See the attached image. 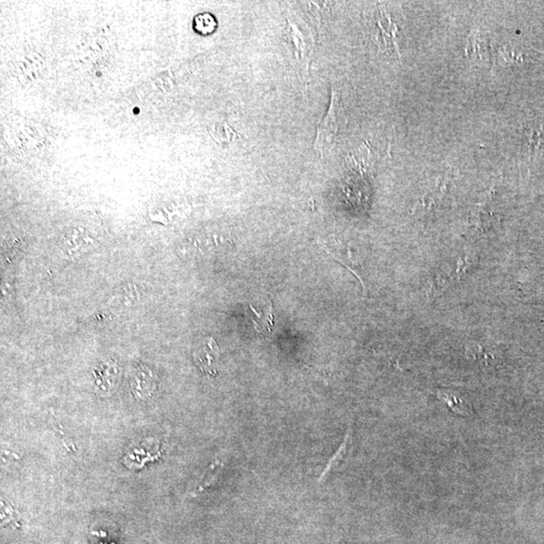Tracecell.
<instances>
[{
	"instance_id": "1",
	"label": "cell",
	"mask_w": 544,
	"mask_h": 544,
	"mask_svg": "<svg viewBox=\"0 0 544 544\" xmlns=\"http://www.w3.org/2000/svg\"><path fill=\"white\" fill-rule=\"evenodd\" d=\"M346 124L347 118L345 115L341 98H340L334 86H332L330 106H328L325 117L319 122L317 128L315 149L317 153H321L322 156L328 153L331 147L334 145L335 137L339 135L341 128H343Z\"/></svg>"
},
{
	"instance_id": "2",
	"label": "cell",
	"mask_w": 544,
	"mask_h": 544,
	"mask_svg": "<svg viewBox=\"0 0 544 544\" xmlns=\"http://www.w3.org/2000/svg\"><path fill=\"white\" fill-rule=\"evenodd\" d=\"M473 264V254L469 252V251H464L458 258L455 265L446 267V269L437 273L432 278L430 285H428V292H426L428 299H435L441 296L446 289H450L455 283L461 280L462 276L466 275L467 272L469 271V269H471Z\"/></svg>"
},
{
	"instance_id": "3",
	"label": "cell",
	"mask_w": 544,
	"mask_h": 544,
	"mask_svg": "<svg viewBox=\"0 0 544 544\" xmlns=\"http://www.w3.org/2000/svg\"><path fill=\"white\" fill-rule=\"evenodd\" d=\"M500 222V211L494 196V190L486 192L484 199L476 205L471 214V223L482 232H489Z\"/></svg>"
},
{
	"instance_id": "4",
	"label": "cell",
	"mask_w": 544,
	"mask_h": 544,
	"mask_svg": "<svg viewBox=\"0 0 544 544\" xmlns=\"http://www.w3.org/2000/svg\"><path fill=\"white\" fill-rule=\"evenodd\" d=\"M194 359L197 366L206 375L216 376L220 360V350L216 342L212 338L205 340L195 350Z\"/></svg>"
},
{
	"instance_id": "5",
	"label": "cell",
	"mask_w": 544,
	"mask_h": 544,
	"mask_svg": "<svg viewBox=\"0 0 544 544\" xmlns=\"http://www.w3.org/2000/svg\"><path fill=\"white\" fill-rule=\"evenodd\" d=\"M287 29L290 40L294 47L296 56L298 60L308 58L312 50V38L310 33H305L303 27L294 20H287Z\"/></svg>"
},
{
	"instance_id": "6",
	"label": "cell",
	"mask_w": 544,
	"mask_h": 544,
	"mask_svg": "<svg viewBox=\"0 0 544 544\" xmlns=\"http://www.w3.org/2000/svg\"><path fill=\"white\" fill-rule=\"evenodd\" d=\"M351 446V428L347 430V434L345 435L343 443L340 446L339 450L334 453L330 461L326 464V468L322 471L321 476H319V483L323 484L326 479H328V476L338 470L342 464L346 462L347 458H348L349 452H350Z\"/></svg>"
},
{
	"instance_id": "7",
	"label": "cell",
	"mask_w": 544,
	"mask_h": 544,
	"mask_svg": "<svg viewBox=\"0 0 544 544\" xmlns=\"http://www.w3.org/2000/svg\"><path fill=\"white\" fill-rule=\"evenodd\" d=\"M468 45L467 52H468L469 56L489 62L490 59H491V45H490L488 40L483 36V33H479V31H474L469 36L468 45Z\"/></svg>"
},
{
	"instance_id": "8",
	"label": "cell",
	"mask_w": 544,
	"mask_h": 544,
	"mask_svg": "<svg viewBox=\"0 0 544 544\" xmlns=\"http://www.w3.org/2000/svg\"><path fill=\"white\" fill-rule=\"evenodd\" d=\"M254 315L253 323L256 332L259 335L272 333L273 328V314H272V305H269L266 310L257 312L253 307H250Z\"/></svg>"
},
{
	"instance_id": "9",
	"label": "cell",
	"mask_w": 544,
	"mask_h": 544,
	"mask_svg": "<svg viewBox=\"0 0 544 544\" xmlns=\"http://www.w3.org/2000/svg\"><path fill=\"white\" fill-rule=\"evenodd\" d=\"M466 354L469 359L475 362L484 363V364H490L495 360V356L492 353V350L480 344H471L467 347Z\"/></svg>"
},
{
	"instance_id": "10",
	"label": "cell",
	"mask_w": 544,
	"mask_h": 544,
	"mask_svg": "<svg viewBox=\"0 0 544 544\" xmlns=\"http://www.w3.org/2000/svg\"><path fill=\"white\" fill-rule=\"evenodd\" d=\"M222 468H223V464H222L219 460H216V461L213 462V464H211L210 468H209L208 471H206L205 477H204L201 484H199L198 488L195 490L194 496L199 495V493L205 491L206 489L210 488L211 486H213V485L217 482L218 478H219L220 476V473H221Z\"/></svg>"
},
{
	"instance_id": "11",
	"label": "cell",
	"mask_w": 544,
	"mask_h": 544,
	"mask_svg": "<svg viewBox=\"0 0 544 544\" xmlns=\"http://www.w3.org/2000/svg\"><path fill=\"white\" fill-rule=\"evenodd\" d=\"M151 372L149 371H138V373L135 376V392L136 395H139L142 398V395H147L149 391H151V387L146 384L147 382H153V378L151 377Z\"/></svg>"
},
{
	"instance_id": "12",
	"label": "cell",
	"mask_w": 544,
	"mask_h": 544,
	"mask_svg": "<svg viewBox=\"0 0 544 544\" xmlns=\"http://www.w3.org/2000/svg\"><path fill=\"white\" fill-rule=\"evenodd\" d=\"M195 27H196L197 31H199V33L207 35V33H212L214 31L216 22H215L212 15L206 13V15H199L196 17Z\"/></svg>"
},
{
	"instance_id": "13",
	"label": "cell",
	"mask_w": 544,
	"mask_h": 544,
	"mask_svg": "<svg viewBox=\"0 0 544 544\" xmlns=\"http://www.w3.org/2000/svg\"><path fill=\"white\" fill-rule=\"evenodd\" d=\"M439 398H441L443 400L446 401V402L448 403L451 408L455 410V411H458L461 414H467V410H468V408H467L466 403H464L461 398H458L457 395H455V394L446 393V392H443V393H439Z\"/></svg>"
}]
</instances>
